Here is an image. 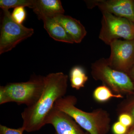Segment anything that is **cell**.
<instances>
[{
	"label": "cell",
	"mask_w": 134,
	"mask_h": 134,
	"mask_svg": "<svg viewBox=\"0 0 134 134\" xmlns=\"http://www.w3.org/2000/svg\"><path fill=\"white\" fill-rule=\"evenodd\" d=\"M68 78V75L61 72L45 76L44 86L38 100L22 113V127L25 131L36 132L46 125V120L55 102L66 93Z\"/></svg>",
	"instance_id": "obj_1"
},
{
	"label": "cell",
	"mask_w": 134,
	"mask_h": 134,
	"mask_svg": "<svg viewBox=\"0 0 134 134\" xmlns=\"http://www.w3.org/2000/svg\"><path fill=\"white\" fill-rule=\"evenodd\" d=\"M76 98L64 96L55 102L54 106L72 117L81 128L90 134H106L109 132L111 122L109 113L101 108L87 112L75 106Z\"/></svg>",
	"instance_id": "obj_2"
},
{
	"label": "cell",
	"mask_w": 134,
	"mask_h": 134,
	"mask_svg": "<svg viewBox=\"0 0 134 134\" xmlns=\"http://www.w3.org/2000/svg\"><path fill=\"white\" fill-rule=\"evenodd\" d=\"M44 77L34 76L27 82L9 83L0 86V104L14 102L27 107L33 105L43 92Z\"/></svg>",
	"instance_id": "obj_3"
},
{
	"label": "cell",
	"mask_w": 134,
	"mask_h": 134,
	"mask_svg": "<svg viewBox=\"0 0 134 134\" xmlns=\"http://www.w3.org/2000/svg\"><path fill=\"white\" fill-rule=\"evenodd\" d=\"M91 74L115 94L132 93L134 84L126 73L116 70L108 65L107 59L101 58L92 63Z\"/></svg>",
	"instance_id": "obj_4"
},
{
	"label": "cell",
	"mask_w": 134,
	"mask_h": 134,
	"mask_svg": "<svg viewBox=\"0 0 134 134\" xmlns=\"http://www.w3.org/2000/svg\"><path fill=\"white\" fill-rule=\"evenodd\" d=\"M99 38L106 44L117 40H134V23L106 12H103Z\"/></svg>",
	"instance_id": "obj_5"
},
{
	"label": "cell",
	"mask_w": 134,
	"mask_h": 134,
	"mask_svg": "<svg viewBox=\"0 0 134 134\" xmlns=\"http://www.w3.org/2000/svg\"><path fill=\"white\" fill-rule=\"evenodd\" d=\"M0 36V54L9 52L22 41L31 37L34 30L15 21L8 9H2Z\"/></svg>",
	"instance_id": "obj_6"
},
{
	"label": "cell",
	"mask_w": 134,
	"mask_h": 134,
	"mask_svg": "<svg viewBox=\"0 0 134 134\" xmlns=\"http://www.w3.org/2000/svg\"><path fill=\"white\" fill-rule=\"evenodd\" d=\"M111 53L107 59L114 69L127 74L134 64V40H117L110 45Z\"/></svg>",
	"instance_id": "obj_7"
},
{
	"label": "cell",
	"mask_w": 134,
	"mask_h": 134,
	"mask_svg": "<svg viewBox=\"0 0 134 134\" xmlns=\"http://www.w3.org/2000/svg\"><path fill=\"white\" fill-rule=\"evenodd\" d=\"M88 8L97 7L101 12H106L134 23V1L133 0H87Z\"/></svg>",
	"instance_id": "obj_8"
},
{
	"label": "cell",
	"mask_w": 134,
	"mask_h": 134,
	"mask_svg": "<svg viewBox=\"0 0 134 134\" xmlns=\"http://www.w3.org/2000/svg\"><path fill=\"white\" fill-rule=\"evenodd\" d=\"M46 125L51 124L57 134H85L81 127L66 113L53 107L47 116Z\"/></svg>",
	"instance_id": "obj_9"
},
{
	"label": "cell",
	"mask_w": 134,
	"mask_h": 134,
	"mask_svg": "<svg viewBox=\"0 0 134 134\" xmlns=\"http://www.w3.org/2000/svg\"><path fill=\"white\" fill-rule=\"evenodd\" d=\"M38 19L54 18L64 14L65 10L59 0H34L32 8Z\"/></svg>",
	"instance_id": "obj_10"
},
{
	"label": "cell",
	"mask_w": 134,
	"mask_h": 134,
	"mask_svg": "<svg viewBox=\"0 0 134 134\" xmlns=\"http://www.w3.org/2000/svg\"><path fill=\"white\" fill-rule=\"evenodd\" d=\"M54 18L63 26L74 43H81L86 36L87 31L79 20L64 14L58 15Z\"/></svg>",
	"instance_id": "obj_11"
},
{
	"label": "cell",
	"mask_w": 134,
	"mask_h": 134,
	"mask_svg": "<svg viewBox=\"0 0 134 134\" xmlns=\"http://www.w3.org/2000/svg\"><path fill=\"white\" fill-rule=\"evenodd\" d=\"M43 21L44 28L50 37L55 41L69 44L74 43L63 26L54 18H46Z\"/></svg>",
	"instance_id": "obj_12"
},
{
	"label": "cell",
	"mask_w": 134,
	"mask_h": 134,
	"mask_svg": "<svg viewBox=\"0 0 134 134\" xmlns=\"http://www.w3.org/2000/svg\"><path fill=\"white\" fill-rule=\"evenodd\" d=\"M70 78L71 86L76 90L83 88L88 79L83 68L78 66L72 68L70 72Z\"/></svg>",
	"instance_id": "obj_13"
},
{
	"label": "cell",
	"mask_w": 134,
	"mask_h": 134,
	"mask_svg": "<svg viewBox=\"0 0 134 134\" xmlns=\"http://www.w3.org/2000/svg\"><path fill=\"white\" fill-rule=\"evenodd\" d=\"M94 99L98 103L107 102L113 98H122L123 96L121 94H115L107 86L104 85L97 87L93 92Z\"/></svg>",
	"instance_id": "obj_14"
},
{
	"label": "cell",
	"mask_w": 134,
	"mask_h": 134,
	"mask_svg": "<svg viewBox=\"0 0 134 134\" xmlns=\"http://www.w3.org/2000/svg\"><path fill=\"white\" fill-rule=\"evenodd\" d=\"M34 0H1L0 7L2 9H8L19 7H29L31 8Z\"/></svg>",
	"instance_id": "obj_15"
},
{
	"label": "cell",
	"mask_w": 134,
	"mask_h": 134,
	"mask_svg": "<svg viewBox=\"0 0 134 134\" xmlns=\"http://www.w3.org/2000/svg\"><path fill=\"white\" fill-rule=\"evenodd\" d=\"M24 7H19L14 9L11 14L13 19L18 23L22 24L26 17V12Z\"/></svg>",
	"instance_id": "obj_16"
},
{
	"label": "cell",
	"mask_w": 134,
	"mask_h": 134,
	"mask_svg": "<svg viewBox=\"0 0 134 134\" xmlns=\"http://www.w3.org/2000/svg\"><path fill=\"white\" fill-rule=\"evenodd\" d=\"M118 120L121 124L128 128L133 125V120L132 116L126 113L120 114Z\"/></svg>",
	"instance_id": "obj_17"
},
{
	"label": "cell",
	"mask_w": 134,
	"mask_h": 134,
	"mask_svg": "<svg viewBox=\"0 0 134 134\" xmlns=\"http://www.w3.org/2000/svg\"><path fill=\"white\" fill-rule=\"evenodd\" d=\"M24 131L22 127L18 129H12L0 125V134H23Z\"/></svg>",
	"instance_id": "obj_18"
},
{
	"label": "cell",
	"mask_w": 134,
	"mask_h": 134,
	"mask_svg": "<svg viewBox=\"0 0 134 134\" xmlns=\"http://www.w3.org/2000/svg\"><path fill=\"white\" fill-rule=\"evenodd\" d=\"M129 128L121 124L119 121H117L113 124L112 131L114 134H126Z\"/></svg>",
	"instance_id": "obj_19"
},
{
	"label": "cell",
	"mask_w": 134,
	"mask_h": 134,
	"mask_svg": "<svg viewBox=\"0 0 134 134\" xmlns=\"http://www.w3.org/2000/svg\"><path fill=\"white\" fill-rule=\"evenodd\" d=\"M119 111L120 114L126 113L132 116L133 120V126H134V100L127 105H121L120 106Z\"/></svg>",
	"instance_id": "obj_20"
},
{
	"label": "cell",
	"mask_w": 134,
	"mask_h": 134,
	"mask_svg": "<svg viewBox=\"0 0 134 134\" xmlns=\"http://www.w3.org/2000/svg\"><path fill=\"white\" fill-rule=\"evenodd\" d=\"M127 74L129 75L132 81V80H134V64L132 68L130 70Z\"/></svg>",
	"instance_id": "obj_21"
},
{
	"label": "cell",
	"mask_w": 134,
	"mask_h": 134,
	"mask_svg": "<svg viewBox=\"0 0 134 134\" xmlns=\"http://www.w3.org/2000/svg\"><path fill=\"white\" fill-rule=\"evenodd\" d=\"M126 134H134V127L131 129H129Z\"/></svg>",
	"instance_id": "obj_22"
},
{
	"label": "cell",
	"mask_w": 134,
	"mask_h": 134,
	"mask_svg": "<svg viewBox=\"0 0 134 134\" xmlns=\"http://www.w3.org/2000/svg\"><path fill=\"white\" fill-rule=\"evenodd\" d=\"M85 134H90L89 133H88V132H85Z\"/></svg>",
	"instance_id": "obj_23"
},
{
	"label": "cell",
	"mask_w": 134,
	"mask_h": 134,
	"mask_svg": "<svg viewBox=\"0 0 134 134\" xmlns=\"http://www.w3.org/2000/svg\"><path fill=\"white\" fill-rule=\"evenodd\" d=\"M55 134H56V133H55Z\"/></svg>",
	"instance_id": "obj_24"
}]
</instances>
